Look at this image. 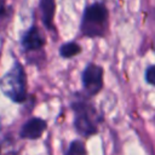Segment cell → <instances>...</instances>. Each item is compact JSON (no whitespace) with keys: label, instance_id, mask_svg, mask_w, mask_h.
<instances>
[{"label":"cell","instance_id":"cell-1","mask_svg":"<svg viewBox=\"0 0 155 155\" xmlns=\"http://www.w3.org/2000/svg\"><path fill=\"white\" fill-rule=\"evenodd\" d=\"M109 23V11L103 2L96 1L86 6L81 24L80 31L84 36L87 38H103L107 34Z\"/></svg>","mask_w":155,"mask_h":155},{"label":"cell","instance_id":"cell-2","mask_svg":"<svg viewBox=\"0 0 155 155\" xmlns=\"http://www.w3.org/2000/svg\"><path fill=\"white\" fill-rule=\"evenodd\" d=\"M1 92L15 103H23L28 97V81L23 65L16 61L0 79Z\"/></svg>","mask_w":155,"mask_h":155},{"label":"cell","instance_id":"cell-3","mask_svg":"<svg viewBox=\"0 0 155 155\" xmlns=\"http://www.w3.org/2000/svg\"><path fill=\"white\" fill-rule=\"evenodd\" d=\"M71 109L74 113V126L79 134L91 137L98 132L101 116L88 101L79 97L71 103Z\"/></svg>","mask_w":155,"mask_h":155},{"label":"cell","instance_id":"cell-4","mask_svg":"<svg viewBox=\"0 0 155 155\" xmlns=\"http://www.w3.org/2000/svg\"><path fill=\"white\" fill-rule=\"evenodd\" d=\"M103 68L96 63H88L85 67L81 74V81L88 97L96 96L103 88Z\"/></svg>","mask_w":155,"mask_h":155},{"label":"cell","instance_id":"cell-5","mask_svg":"<svg viewBox=\"0 0 155 155\" xmlns=\"http://www.w3.org/2000/svg\"><path fill=\"white\" fill-rule=\"evenodd\" d=\"M45 42V38L36 25H31L21 39V46L25 52H35L42 50Z\"/></svg>","mask_w":155,"mask_h":155},{"label":"cell","instance_id":"cell-6","mask_svg":"<svg viewBox=\"0 0 155 155\" xmlns=\"http://www.w3.org/2000/svg\"><path fill=\"white\" fill-rule=\"evenodd\" d=\"M47 128V122L40 117H30L19 130V138L22 139H38Z\"/></svg>","mask_w":155,"mask_h":155},{"label":"cell","instance_id":"cell-7","mask_svg":"<svg viewBox=\"0 0 155 155\" xmlns=\"http://www.w3.org/2000/svg\"><path fill=\"white\" fill-rule=\"evenodd\" d=\"M40 11L41 18L45 27L52 30L53 27V18L56 12V0H40Z\"/></svg>","mask_w":155,"mask_h":155},{"label":"cell","instance_id":"cell-8","mask_svg":"<svg viewBox=\"0 0 155 155\" xmlns=\"http://www.w3.org/2000/svg\"><path fill=\"white\" fill-rule=\"evenodd\" d=\"M19 148L12 136H5L0 139V155H18Z\"/></svg>","mask_w":155,"mask_h":155},{"label":"cell","instance_id":"cell-9","mask_svg":"<svg viewBox=\"0 0 155 155\" xmlns=\"http://www.w3.org/2000/svg\"><path fill=\"white\" fill-rule=\"evenodd\" d=\"M81 52V46L75 41H69L59 47V54L63 58H73Z\"/></svg>","mask_w":155,"mask_h":155},{"label":"cell","instance_id":"cell-10","mask_svg":"<svg viewBox=\"0 0 155 155\" xmlns=\"http://www.w3.org/2000/svg\"><path fill=\"white\" fill-rule=\"evenodd\" d=\"M86 154H87L86 147H85L84 142H81L79 139L71 140L65 151V155H86Z\"/></svg>","mask_w":155,"mask_h":155},{"label":"cell","instance_id":"cell-11","mask_svg":"<svg viewBox=\"0 0 155 155\" xmlns=\"http://www.w3.org/2000/svg\"><path fill=\"white\" fill-rule=\"evenodd\" d=\"M10 17H11L10 10L5 5V2L2 0H0V29H2L6 25V23L8 22Z\"/></svg>","mask_w":155,"mask_h":155},{"label":"cell","instance_id":"cell-12","mask_svg":"<svg viewBox=\"0 0 155 155\" xmlns=\"http://www.w3.org/2000/svg\"><path fill=\"white\" fill-rule=\"evenodd\" d=\"M145 81L155 86V65H149L145 70Z\"/></svg>","mask_w":155,"mask_h":155}]
</instances>
